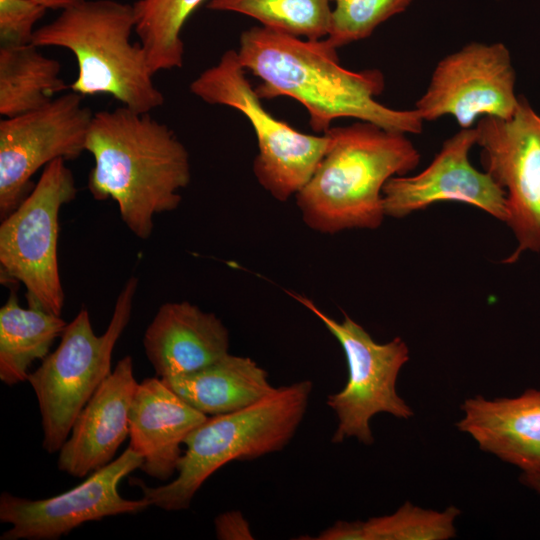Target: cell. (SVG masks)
<instances>
[{"mask_svg": "<svg viewBox=\"0 0 540 540\" xmlns=\"http://www.w3.org/2000/svg\"><path fill=\"white\" fill-rule=\"evenodd\" d=\"M330 30L324 39L334 49L366 39L389 18L404 12L413 0H330Z\"/></svg>", "mask_w": 540, "mask_h": 540, "instance_id": "obj_25", "label": "cell"}, {"mask_svg": "<svg viewBox=\"0 0 540 540\" xmlns=\"http://www.w3.org/2000/svg\"><path fill=\"white\" fill-rule=\"evenodd\" d=\"M207 417L157 376L138 383L129 414V446L143 457L140 469L168 481L177 472L181 445Z\"/></svg>", "mask_w": 540, "mask_h": 540, "instance_id": "obj_16", "label": "cell"}, {"mask_svg": "<svg viewBox=\"0 0 540 540\" xmlns=\"http://www.w3.org/2000/svg\"><path fill=\"white\" fill-rule=\"evenodd\" d=\"M67 323L59 315L37 307L23 308L11 289L0 308V380L13 386L27 381L35 360H43Z\"/></svg>", "mask_w": 540, "mask_h": 540, "instance_id": "obj_20", "label": "cell"}, {"mask_svg": "<svg viewBox=\"0 0 540 540\" xmlns=\"http://www.w3.org/2000/svg\"><path fill=\"white\" fill-rule=\"evenodd\" d=\"M133 5L115 0H83L50 23L35 29L32 44L71 51L78 74L73 92L106 94L139 113H150L165 102L153 82L145 51L132 43Z\"/></svg>", "mask_w": 540, "mask_h": 540, "instance_id": "obj_4", "label": "cell"}, {"mask_svg": "<svg viewBox=\"0 0 540 540\" xmlns=\"http://www.w3.org/2000/svg\"><path fill=\"white\" fill-rule=\"evenodd\" d=\"M138 383L125 356L75 419L59 450L58 469L82 478L110 463L129 435V414Z\"/></svg>", "mask_w": 540, "mask_h": 540, "instance_id": "obj_15", "label": "cell"}, {"mask_svg": "<svg viewBox=\"0 0 540 540\" xmlns=\"http://www.w3.org/2000/svg\"><path fill=\"white\" fill-rule=\"evenodd\" d=\"M459 514L454 506L438 512L406 502L390 515L348 521V540H446L456 536Z\"/></svg>", "mask_w": 540, "mask_h": 540, "instance_id": "obj_24", "label": "cell"}, {"mask_svg": "<svg viewBox=\"0 0 540 540\" xmlns=\"http://www.w3.org/2000/svg\"><path fill=\"white\" fill-rule=\"evenodd\" d=\"M70 90L47 105L0 121V215L28 195L31 178L55 159L72 160L85 150L94 113Z\"/></svg>", "mask_w": 540, "mask_h": 540, "instance_id": "obj_12", "label": "cell"}, {"mask_svg": "<svg viewBox=\"0 0 540 540\" xmlns=\"http://www.w3.org/2000/svg\"><path fill=\"white\" fill-rule=\"evenodd\" d=\"M58 158L0 225L1 279L21 282L28 306L61 316L64 291L58 265L59 213L77 194L72 171Z\"/></svg>", "mask_w": 540, "mask_h": 540, "instance_id": "obj_8", "label": "cell"}, {"mask_svg": "<svg viewBox=\"0 0 540 540\" xmlns=\"http://www.w3.org/2000/svg\"><path fill=\"white\" fill-rule=\"evenodd\" d=\"M520 481L540 494V467L530 471H523Z\"/></svg>", "mask_w": 540, "mask_h": 540, "instance_id": "obj_28", "label": "cell"}, {"mask_svg": "<svg viewBox=\"0 0 540 540\" xmlns=\"http://www.w3.org/2000/svg\"><path fill=\"white\" fill-rule=\"evenodd\" d=\"M143 345L157 377L191 373L229 354V332L214 314L188 301L162 304Z\"/></svg>", "mask_w": 540, "mask_h": 540, "instance_id": "obj_17", "label": "cell"}, {"mask_svg": "<svg viewBox=\"0 0 540 540\" xmlns=\"http://www.w3.org/2000/svg\"><path fill=\"white\" fill-rule=\"evenodd\" d=\"M35 45L0 46V114L15 117L37 110L69 89L60 76L61 64Z\"/></svg>", "mask_w": 540, "mask_h": 540, "instance_id": "obj_21", "label": "cell"}, {"mask_svg": "<svg viewBox=\"0 0 540 540\" xmlns=\"http://www.w3.org/2000/svg\"><path fill=\"white\" fill-rule=\"evenodd\" d=\"M326 133L328 149L295 195L304 223L322 234L376 230L385 218V183L415 170L420 153L406 134L371 122L358 120Z\"/></svg>", "mask_w": 540, "mask_h": 540, "instance_id": "obj_3", "label": "cell"}, {"mask_svg": "<svg viewBox=\"0 0 540 540\" xmlns=\"http://www.w3.org/2000/svg\"><path fill=\"white\" fill-rule=\"evenodd\" d=\"M205 1L137 0L132 4L135 33L153 74L183 66L182 29L192 13Z\"/></svg>", "mask_w": 540, "mask_h": 540, "instance_id": "obj_22", "label": "cell"}, {"mask_svg": "<svg viewBox=\"0 0 540 540\" xmlns=\"http://www.w3.org/2000/svg\"><path fill=\"white\" fill-rule=\"evenodd\" d=\"M477 141L475 127L461 129L444 141L432 162L420 173L394 176L382 190L385 216L403 218L443 201L461 202L506 223V193L486 172L469 161Z\"/></svg>", "mask_w": 540, "mask_h": 540, "instance_id": "obj_14", "label": "cell"}, {"mask_svg": "<svg viewBox=\"0 0 540 540\" xmlns=\"http://www.w3.org/2000/svg\"><path fill=\"white\" fill-rule=\"evenodd\" d=\"M475 129L484 171L506 193L517 246L502 263L513 264L525 251L540 252V115L520 97L511 118L482 117Z\"/></svg>", "mask_w": 540, "mask_h": 540, "instance_id": "obj_10", "label": "cell"}, {"mask_svg": "<svg viewBox=\"0 0 540 540\" xmlns=\"http://www.w3.org/2000/svg\"><path fill=\"white\" fill-rule=\"evenodd\" d=\"M138 280L130 277L119 293L106 331L95 334L87 309L68 323L58 347L27 376L37 397L42 447L59 452L83 407L110 375L113 349L132 312Z\"/></svg>", "mask_w": 540, "mask_h": 540, "instance_id": "obj_6", "label": "cell"}, {"mask_svg": "<svg viewBox=\"0 0 540 540\" xmlns=\"http://www.w3.org/2000/svg\"><path fill=\"white\" fill-rule=\"evenodd\" d=\"M288 294L325 325L346 357V385L341 391L329 395L326 401L338 418L333 443L355 437L363 444L371 445L374 437L370 419L377 413L385 412L402 419L413 416L410 406L396 391L398 374L409 360V348L400 337L387 343H377L347 314L339 322L325 314L311 299L297 293Z\"/></svg>", "mask_w": 540, "mask_h": 540, "instance_id": "obj_9", "label": "cell"}, {"mask_svg": "<svg viewBox=\"0 0 540 540\" xmlns=\"http://www.w3.org/2000/svg\"><path fill=\"white\" fill-rule=\"evenodd\" d=\"M457 428L483 451L523 471L540 467V391L528 389L516 398L488 400L481 395L461 405Z\"/></svg>", "mask_w": 540, "mask_h": 540, "instance_id": "obj_18", "label": "cell"}, {"mask_svg": "<svg viewBox=\"0 0 540 540\" xmlns=\"http://www.w3.org/2000/svg\"><path fill=\"white\" fill-rule=\"evenodd\" d=\"M47 11L33 0H0V46L31 44L34 26Z\"/></svg>", "mask_w": 540, "mask_h": 540, "instance_id": "obj_26", "label": "cell"}, {"mask_svg": "<svg viewBox=\"0 0 540 540\" xmlns=\"http://www.w3.org/2000/svg\"><path fill=\"white\" fill-rule=\"evenodd\" d=\"M44 7H46L48 10H65L67 8H70L76 4H79L83 0H33Z\"/></svg>", "mask_w": 540, "mask_h": 540, "instance_id": "obj_29", "label": "cell"}, {"mask_svg": "<svg viewBox=\"0 0 540 540\" xmlns=\"http://www.w3.org/2000/svg\"><path fill=\"white\" fill-rule=\"evenodd\" d=\"M189 88L204 102L234 108L249 120L258 144L254 176L280 202L298 193L328 149L330 137L326 132H300L265 109L236 50L225 51L218 63L200 73Z\"/></svg>", "mask_w": 540, "mask_h": 540, "instance_id": "obj_7", "label": "cell"}, {"mask_svg": "<svg viewBox=\"0 0 540 540\" xmlns=\"http://www.w3.org/2000/svg\"><path fill=\"white\" fill-rule=\"evenodd\" d=\"M206 6L249 16L263 27L307 40L325 39L330 30V0H209Z\"/></svg>", "mask_w": 540, "mask_h": 540, "instance_id": "obj_23", "label": "cell"}, {"mask_svg": "<svg viewBox=\"0 0 540 540\" xmlns=\"http://www.w3.org/2000/svg\"><path fill=\"white\" fill-rule=\"evenodd\" d=\"M161 379L207 416L243 409L276 389L270 384L268 373L254 360L230 353L199 370Z\"/></svg>", "mask_w": 540, "mask_h": 540, "instance_id": "obj_19", "label": "cell"}, {"mask_svg": "<svg viewBox=\"0 0 540 540\" xmlns=\"http://www.w3.org/2000/svg\"><path fill=\"white\" fill-rule=\"evenodd\" d=\"M85 150L94 158L91 195L114 200L124 224L143 240L155 215L179 206L191 180L189 153L174 131L125 106L94 113Z\"/></svg>", "mask_w": 540, "mask_h": 540, "instance_id": "obj_2", "label": "cell"}, {"mask_svg": "<svg viewBox=\"0 0 540 540\" xmlns=\"http://www.w3.org/2000/svg\"><path fill=\"white\" fill-rule=\"evenodd\" d=\"M336 51L324 39L307 40L260 25L242 32L237 55L243 68L261 80L255 88L261 99L286 96L298 101L317 134L328 131L338 118L404 134L422 132L424 121L414 108L397 110L376 100L385 88L380 70H348Z\"/></svg>", "mask_w": 540, "mask_h": 540, "instance_id": "obj_1", "label": "cell"}, {"mask_svg": "<svg viewBox=\"0 0 540 540\" xmlns=\"http://www.w3.org/2000/svg\"><path fill=\"white\" fill-rule=\"evenodd\" d=\"M215 532L221 540L253 539L250 527L240 511H227L219 514L215 520Z\"/></svg>", "mask_w": 540, "mask_h": 540, "instance_id": "obj_27", "label": "cell"}, {"mask_svg": "<svg viewBox=\"0 0 540 540\" xmlns=\"http://www.w3.org/2000/svg\"><path fill=\"white\" fill-rule=\"evenodd\" d=\"M312 387L309 380L295 382L243 409L208 416L185 439L174 480L158 487L136 481L143 497L150 506L165 511L188 509L203 483L219 468L281 450L304 418Z\"/></svg>", "mask_w": 540, "mask_h": 540, "instance_id": "obj_5", "label": "cell"}, {"mask_svg": "<svg viewBox=\"0 0 540 540\" xmlns=\"http://www.w3.org/2000/svg\"><path fill=\"white\" fill-rule=\"evenodd\" d=\"M515 79L505 44L471 42L437 63L414 109L424 122L452 116L461 129L486 116L509 119L520 103Z\"/></svg>", "mask_w": 540, "mask_h": 540, "instance_id": "obj_11", "label": "cell"}, {"mask_svg": "<svg viewBox=\"0 0 540 540\" xmlns=\"http://www.w3.org/2000/svg\"><path fill=\"white\" fill-rule=\"evenodd\" d=\"M142 463L143 457L128 446L118 458L59 495L31 500L3 492L0 521L12 527L0 539L56 540L86 522L145 510L150 506L147 499H125L118 491L120 481Z\"/></svg>", "mask_w": 540, "mask_h": 540, "instance_id": "obj_13", "label": "cell"}]
</instances>
